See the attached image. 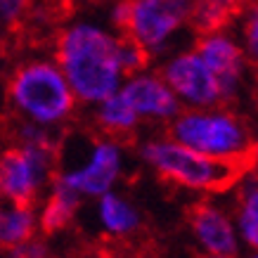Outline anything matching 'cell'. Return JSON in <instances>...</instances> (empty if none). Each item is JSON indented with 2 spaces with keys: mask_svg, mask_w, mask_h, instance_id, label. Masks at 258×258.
Instances as JSON below:
<instances>
[{
  "mask_svg": "<svg viewBox=\"0 0 258 258\" xmlns=\"http://www.w3.org/2000/svg\"><path fill=\"white\" fill-rule=\"evenodd\" d=\"M244 38H246V57L256 71L258 81V0H253L249 5V17L244 24Z\"/></svg>",
  "mask_w": 258,
  "mask_h": 258,
  "instance_id": "d6986e66",
  "label": "cell"
},
{
  "mask_svg": "<svg viewBox=\"0 0 258 258\" xmlns=\"http://www.w3.org/2000/svg\"><path fill=\"white\" fill-rule=\"evenodd\" d=\"M256 258H258V256H256Z\"/></svg>",
  "mask_w": 258,
  "mask_h": 258,
  "instance_id": "cb8c5ba5",
  "label": "cell"
},
{
  "mask_svg": "<svg viewBox=\"0 0 258 258\" xmlns=\"http://www.w3.org/2000/svg\"><path fill=\"white\" fill-rule=\"evenodd\" d=\"M55 57L76 97L107 100L118 81L116 40L88 24L64 29L55 36Z\"/></svg>",
  "mask_w": 258,
  "mask_h": 258,
  "instance_id": "7a4b0ae2",
  "label": "cell"
},
{
  "mask_svg": "<svg viewBox=\"0 0 258 258\" xmlns=\"http://www.w3.org/2000/svg\"><path fill=\"white\" fill-rule=\"evenodd\" d=\"M199 258H235V256H218V253H211V256H199Z\"/></svg>",
  "mask_w": 258,
  "mask_h": 258,
  "instance_id": "7402d4cb",
  "label": "cell"
},
{
  "mask_svg": "<svg viewBox=\"0 0 258 258\" xmlns=\"http://www.w3.org/2000/svg\"><path fill=\"white\" fill-rule=\"evenodd\" d=\"M8 95L17 109L38 123L62 121L74 109V90L64 74L47 62H29L12 71Z\"/></svg>",
  "mask_w": 258,
  "mask_h": 258,
  "instance_id": "3957f363",
  "label": "cell"
},
{
  "mask_svg": "<svg viewBox=\"0 0 258 258\" xmlns=\"http://www.w3.org/2000/svg\"><path fill=\"white\" fill-rule=\"evenodd\" d=\"M36 230L33 209H0V249H15L29 242Z\"/></svg>",
  "mask_w": 258,
  "mask_h": 258,
  "instance_id": "5bb4252c",
  "label": "cell"
},
{
  "mask_svg": "<svg viewBox=\"0 0 258 258\" xmlns=\"http://www.w3.org/2000/svg\"><path fill=\"white\" fill-rule=\"evenodd\" d=\"M0 50H3V40H0Z\"/></svg>",
  "mask_w": 258,
  "mask_h": 258,
  "instance_id": "603a6c76",
  "label": "cell"
},
{
  "mask_svg": "<svg viewBox=\"0 0 258 258\" xmlns=\"http://www.w3.org/2000/svg\"><path fill=\"white\" fill-rule=\"evenodd\" d=\"M161 76L175 93L187 97L189 102L202 107H223L218 81L197 52L173 59L168 67L161 69Z\"/></svg>",
  "mask_w": 258,
  "mask_h": 258,
  "instance_id": "8992f818",
  "label": "cell"
},
{
  "mask_svg": "<svg viewBox=\"0 0 258 258\" xmlns=\"http://www.w3.org/2000/svg\"><path fill=\"white\" fill-rule=\"evenodd\" d=\"M239 225L246 237V242L258 249V189H251L249 195L244 197L242 213H239Z\"/></svg>",
  "mask_w": 258,
  "mask_h": 258,
  "instance_id": "ac0fdd59",
  "label": "cell"
},
{
  "mask_svg": "<svg viewBox=\"0 0 258 258\" xmlns=\"http://www.w3.org/2000/svg\"><path fill=\"white\" fill-rule=\"evenodd\" d=\"M12 258H47V251L40 242H24L15 246Z\"/></svg>",
  "mask_w": 258,
  "mask_h": 258,
  "instance_id": "ffe728a7",
  "label": "cell"
},
{
  "mask_svg": "<svg viewBox=\"0 0 258 258\" xmlns=\"http://www.w3.org/2000/svg\"><path fill=\"white\" fill-rule=\"evenodd\" d=\"M142 154L157 168L161 180L211 195H220L235 187L246 173H253L258 166L256 142L230 154H209L168 140L152 142L142 149Z\"/></svg>",
  "mask_w": 258,
  "mask_h": 258,
  "instance_id": "6da1fadb",
  "label": "cell"
},
{
  "mask_svg": "<svg viewBox=\"0 0 258 258\" xmlns=\"http://www.w3.org/2000/svg\"><path fill=\"white\" fill-rule=\"evenodd\" d=\"M168 135L173 142L209 154H230L251 145L242 118L230 111H218V114L182 111L168 125Z\"/></svg>",
  "mask_w": 258,
  "mask_h": 258,
  "instance_id": "277c9868",
  "label": "cell"
},
{
  "mask_svg": "<svg viewBox=\"0 0 258 258\" xmlns=\"http://www.w3.org/2000/svg\"><path fill=\"white\" fill-rule=\"evenodd\" d=\"M116 52H118V74H123L128 79L149 64V47H145L140 40L131 38V36H118Z\"/></svg>",
  "mask_w": 258,
  "mask_h": 258,
  "instance_id": "2e32d148",
  "label": "cell"
},
{
  "mask_svg": "<svg viewBox=\"0 0 258 258\" xmlns=\"http://www.w3.org/2000/svg\"><path fill=\"white\" fill-rule=\"evenodd\" d=\"M253 0H192L187 22L199 38L216 36L225 26L242 17Z\"/></svg>",
  "mask_w": 258,
  "mask_h": 258,
  "instance_id": "8fae6325",
  "label": "cell"
},
{
  "mask_svg": "<svg viewBox=\"0 0 258 258\" xmlns=\"http://www.w3.org/2000/svg\"><path fill=\"white\" fill-rule=\"evenodd\" d=\"M135 125H138V111L128 104L123 95L111 93L104 104H102L100 114H97V123H95V131H97V140L100 138H107L109 145H118V147H133L135 140H138V133H135Z\"/></svg>",
  "mask_w": 258,
  "mask_h": 258,
  "instance_id": "9c48e42d",
  "label": "cell"
},
{
  "mask_svg": "<svg viewBox=\"0 0 258 258\" xmlns=\"http://www.w3.org/2000/svg\"><path fill=\"white\" fill-rule=\"evenodd\" d=\"M33 3L36 0H0V17L8 22L10 33L15 38L24 36L29 15H31V10H33Z\"/></svg>",
  "mask_w": 258,
  "mask_h": 258,
  "instance_id": "e0dca14e",
  "label": "cell"
},
{
  "mask_svg": "<svg viewBox=\"0 0 258 258\" xmlns=\"http://www.w3.org/2000/svg\"><path fill=\"white\" fill-rule=\"evenodd\" d=\"M102 220L116 235H131L133 230H138V216H135V211L114 195L102 197Z\"/></svg>",
  "mask_w": 258,
  "mask_h": 258,
  "instance_id": "9a60e30c",
  "label": "cell"
},
{
  "mask_svg": "<svg viewBox=\"0 0 258 258\" xmlns=\"http://www.w3.org/2000/svg\"><path fill=\"white\" fill-rule=\"evenodd\" d=\"M128 104L138 114H154V116H173L178 111V100L168 86L159 79H135L121 90Z\"/></svg>",
  "mask_w": 258,
  "mask_h": 258,
  "instance_id": "7c38bea8",
  "label": "cell"
},
{
  "mask_svg": "<svg viewBox=\"0 0 258 258\" xmlns=\"http://www.w3.org/2000/svg\"><path fill=\"white\" fill-rule=\"evenodd\" d=\"M76 209H79V192L64 182L62 173H57L52 178V195H50L45 209H43V216H40V230L45 235L64 230L71 223Z\"/></svg>",
  "mask_w": 258,
  "mask_h": 258,
  "instance_id": "4fadbf2b",
  "label": "cell"
},
{
  "mask_svg": "<svg viewBox=\"0 0 258 258\" xmlns=\"http://www.w3.org/2000/svg\"><path fill=\"white\" fill-rule=\"evenodd\" d=\"M197 55L204 59V64L211 69V74L218 81L223 107L235 104V90L237 81L244 67V52L223 36H204L197 40Z\"/></svg>",
  "mask_w": 258,
  "mask_h": 258,
  "instance_id": "52a82bcc",
  "label": "cell"
},
{
  "mask_svg": "<svg viewBox=\"0 0 258 258\" xmlns=\"http://www.w3.org/2000/svg\"><path fill=\"white\" fill-rule=\"evenodd\" d=\"M97 256H100V258H131V256H123V253H114V251L104 249V246H100V249H97Z\"/></svg>",
  "mask_w": 258,
  "mask_h": 258,
  "instance_id": "44dd1931",
  "label": "cell"
},
{
  "mask_svg": "<svg viewBox=\"0 0 258 258\" xmlns=\"http://www.w3.org/2000/svg\"><path fill=\"white\" fill-rule=\"evenodd\" d=\"M192 0H131V17L121 36L140 40L145 47H157L171 31L189 17Z\"/></svg>",
  "mask_w": 258,
  "mask_h": 258,
  "instance_id": "5b68a950",
  "label": "cell"
},
{
  "mask_svg": "<svg viewBox=\"0 0 258 258\" xmlns=\"http://www.w3.org/2000/svg\"><path fill=\"white\" fill-rule=\"evenodd\" d=\"M185 220L195 230V235L202 239V244L211 253L218 256H235L237 242L232 235V227L223 213L206 202H195L187 206Z\"/></svg>",
  "mask_w": 258,
  "mask_h": 258,
  "instance_id": "ba28073f",
  "label": "cell"
},
{
  "mask_svg": "<svg viewBox=\"0 0 258 258\" xmlns=\"http://www.w3.org/2000/svg\"><path fill=\"white\" fill-rule=\"evenodd\" d=\"M116 173H118V154H116V149H114V145L97 142L93 161L83 171L69 173V175H62V178L76 192H83V195H104L111 187Z\"/></svg>",
  "mask_w": 258,
  "mask_h": 258,
  "instance_id": "30bf717a",
  "label": "cell"
}]
</instances>
